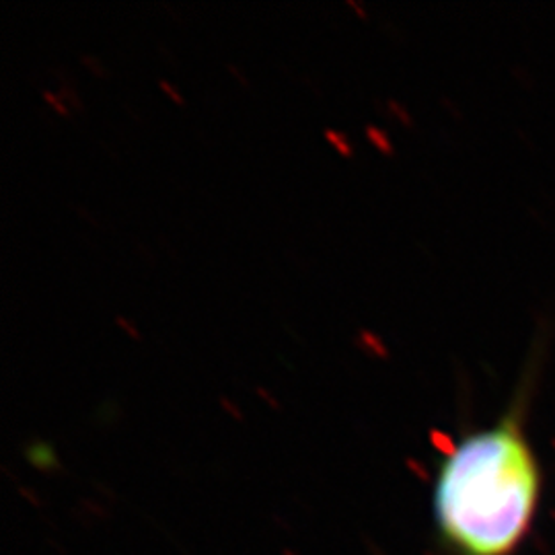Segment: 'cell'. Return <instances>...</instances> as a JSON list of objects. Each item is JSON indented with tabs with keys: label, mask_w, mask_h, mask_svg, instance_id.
<instances>
[{
	"label": "cell",
	"mask_w": 555,
	"mask_h": 555,
	"mask_svg": "<svg viewBox=\"0 0 555 555\" xmlns=\"http://www.w3.org/2000/svg\"><path fill=\"white\" fill-rule=\"evenodd\" d=\"M515 405L461 438L440 463L435 522L455 555H515L535 522L543 474Z\"/></svg>",
	"instance_id": "obj_1"
}]
</instances>
